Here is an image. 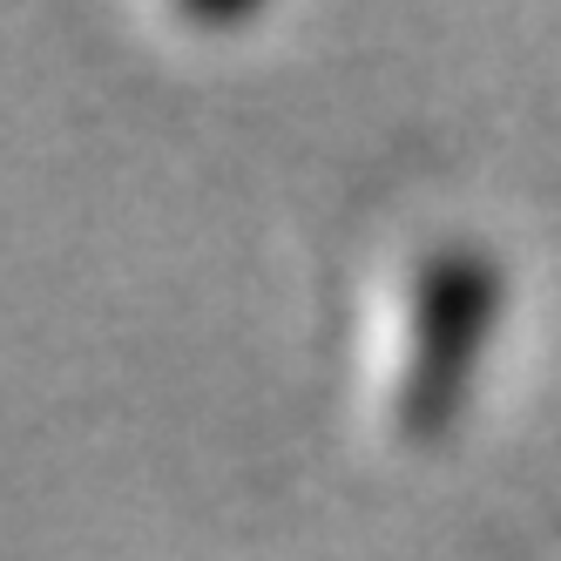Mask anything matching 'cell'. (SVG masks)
Returning <instances> with one entry per match:
<instances>
[{"mask_svg": "<svg viewBox=\"0 0 561 561\" xmlns=\"http://www.w3.org/2000/svg\"><path fill=\"white\" fill-rule=\"evenodd\" d=\"M501 264L480 244H439L407 298V345L392 373V426L399 439H439L473 399V373L494 345L501 318Z\"/></svg>", "mask_w": 561, "mask_h": 561, "instance_id": "obj_1", "label": "cell"}]
</instances>
